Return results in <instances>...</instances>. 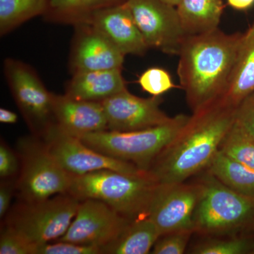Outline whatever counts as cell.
I'll use <instances>...</instances> for the list:
<instances>
[{
  "mask_svg": "<svg viewBox=\"0 0 254 254\" xmlns=\"http://www.w3.org/2000/svg\"><path fill=\"white\" fill-rule=\"evenodd\" d=\"M235 112L220 98L193 113L146 173L159 184H172L206 170L231 128Z\"/></svg>",
  "mask_w": 254,
  "mask_h": 254,
  "instance_id": "cell-1",
  "label": "cell"
},
{
  "mask_svg": "<svg viewBox=\"0 0 254 254\" xmlns=\"http://www.w3.org/2000/svg\"><path fill=\"white\" fill-rule=\"evenodd\" d=\"M243 36L217 28L185 38L178 55L177 75L193 113L225 94Z\"/></svg>",
  "mask_w": 254,
  "mask_h": 254,
  "instance_id": "cell-2",
  "label": "cell"
},
{
  "mask_svg": "<svg viewBox=\"0 0 254 254\" xmlns=\"http://www.w3.org/2000/svg\"><path fill=\"white\" fill-rule=\"evenodd\" d=\"M158 185L148 173L131 175L103 170L72 175L68 193L81 201L100 200L124 216L136 219L146 216Z\"/></svg>",
  "mask_w": 254,
  "mask_h": 254,
  "instance_id": "cell-3",
  "label": "cell"
},
{
  "mask_svg": "<svg viewBox=\"0 0 254 254\" xmlns=\"http://www.w3.org/2000/svg\"><path fill=\"white\" fill-rule=\"evenodd\" d=\"M193 215L194 233L223 237L254 230V196L231 190L207 173Z\"/></svg>",
  "mask_w": 254,
  "mask_h": 254,
  "instance_id": "cell-4",
  "label": "cell"
},
{
  "mask_svg": "<svg viewBox=\"0 0 254 254\" xmlns=\"http://www.w3.org/2000/svg\"><path fill=\"white\" fill-rule=\"evenodd\" d=\"M189 118L190 116L180 114L172 118L168 123L145 129L131 131L104 130L78 137L93 149L133 164L146 173Z\"/></svg>",
  "mask_w": 254,
  "mask_h": 254,
  "instance_id": "cell-5",
  "label": "cell"
},
{
  "mask_svg": "<svg viewBox=\"0 0 254 254\" xmlns=\"http://www.w3.org/2000/svg\"><path fill=\"white\" fill-rule=\"evenodd\" d=\"M80 202L68 193L41 201H22L10 214L6 225L36 245L55 242L67 232Z\"/></svg>",
  "mask_w": 254,
  "mask_h": 254,
  "instance_id": "cell-6",
  "label": "cell"
},
{
  "mask_svg": "<svg viewBox=\"0 0 254 254\" xmlns=\"http://www.w3.org/2000/svg\"><path fill=\"white\" fill-rule=\"evenodd\" d=\"M18 150L21 168L16 185L23 202L41 201L68 193L72 175L57 161L43 142L23 140Z\"/></svg>",
  "mask_w": 254,
  "mask_h": 254,
  "instance_id": "cell-7",
  "label": "cell"
},
{
  "mask_svg": "<svg viewBox=\"0 0 254 254\" xmlns=\"http://www.w3.org/2000/svg\"><path fill=\"white\" fill-rule=\"evenodd\" d=\"M4 71L16 105L32 131L42 136L55 123L53 93L27 64L7 58Z\"/></svg>",
  "mask_w": 254,
  "mask_h": 254,
  "instance_id": "cell-8",
  "label": "cell"
},
{
  "mask_svg": "<svg viewBox=\"0 0 254 254\" xmlns=\"http://www.w3.org/2000/svg\"><path fill=\"white\" fill-rule=\"evenodd\" d=\"M41 136L48 151L71 175H83L103 170H115L131 175L147 173L133 164L111 158L93 149L78 137L63 131L55 123Z\"/></svg>",
  "mask_w": 254,
  "mask_h": 254,
  "instance_id": "cell-9",
  "label": "cell"
},
{
  "mask_svg": "<svg viewBox=\"0 0 254 254\" xmlns=\"http://www.w3.org/2000/svg\"><path fill=\"white\" fill-rule=\"evenodd\" d=\"M201 193L200 181L159 184L146 216L155 224L160 236L178 230H193V215Z\"/></svg>",
  "mask_w": 254,
  "mask_h": 254,
  "instance_id": "cell-10",
  "label": "cell"
},
{
  "mask_svg": "<svg viewBox=\"0 0 254 254\" xmlns=\"http://www.w3.org/2000/svg\"><path fill=\"white\" fill-rule=\"evenodd\" d=\"M148 48L178 55L187 36L176 6L162 0H125Z\"/></svg>",
  "mask_w": 254,
  "mask_h": 254,
  "instance_id": "cell-11",
  "label": "cell"
},
{
  "mask_svg": "<svg viewBox=\"0 0 254 254\" xmlns=\"http://www.w3.org/2000/svg\"><path fill=\"white\" fill-rule=\"evenodd\" d=\"M131 220L100 200H83L67 232L58 241L100 249L118 236Z\"/></svg>",
  "mask_w": 254,
  "mask_h": 254,
  "instance_id": "cell-12",
  "label": "cell"
},
{
  "mask_svg": "<svg viewBox=\"0 0 254 254\" xmlns=\"http://www.w3.org/2000/svg\"><path fill=\"white\" fill-rule=\"evenodd\" d=\"M104 108L108 130L131 131L159 126L171 120L160 108L161 97L141 98L128 90L100 102Z\"/></svg>",
  "mask_w": 254,
  "mask_h": 254,
  "instance_id": "cell-13",
  "label": "cell"
},
{
  "mask_svg": "<svg viewBox=\"0 0 254 254\" xmlns=\"http://www.w3.org/2000/svg\"><path fill=\"white\" fill-rule=\"evenodd\" d=\"M70 53L72 73L123 69L125 55L98 30L88 23L75 25Z\"/></svg>",
  "mask_w": 254,
  "mask_h": 254,
  "instance_id": "cell-14",
  "label": "cell"
},
{
  "mask_svg": "<svg viewBox=\"0 0 254 254\" xmlns=\"http://www.w3.org/2000/svg\"><path fill=\"white\" fill-rule=\"evenodd\" d=\"M83 23L98 30L125 55L143 56L149 49L125 0L95 11Z\"/></svg>",
  "mask_w": 254,
  "mask_h": 254,
  "instance_id": "cell-15",
  "label": "cell"
},
{
  "mask_svg": "<svg viewBox=\"0 0 254 254\" xmlns=\"http://www.w3.org/2000/svg\"><path fill=\"white\" fill-rule=\"evenodd\" d=\"M53 113L55 125L73 136L108 130L106 115L100 102L53 93Z\"/></svg>",
  "mask_w": 254,
  "mask_h": 254,
  "instance_id": "cell-16",
  "label": "cell"
},
{
  "mask_svg": "<svg viewBox=\"0 0 254 254\" xmlns=\"http://www.w3.org/2000/svg\"><path fill=\"white\" fill-rule=\"evenodd\" d=\"M120 68L78 71L67 83L66 93L74 99L102 102L127 89Z\"/></svg>",
  "mask_w": 254,
  "mask_h": 254,
  "instance_id": "cell-17",
  "label": "cell"
},
{
  "mask_svg": "<svg viewBox=\"0 0 254 254\" xmlns=\"http://www.w3.org/2000/svg\"><path fill=\"white\" fill-rule=\"evenodd\" d=\"M254 92V22L244 33L236 61L225 94L221 99L236 108Z\"/></svg>",
  "mask_w": 254,
  "mask_h": 254,
  "instance_id": "cell-18",
  "label": "cell"
},
{
  "mask_svg": "<svg viewBox=\"0 0 254 254\" xmlns=\"http://www.w3.org/2000/svg\"><path fill=\"white\" fill-rule=\"evenodd\" d=\"M160 237L148 217L133 219L113 240L100 247V254H149Z\"/></svg>",
  "mask_w": 254,
  "mask_h": 254,
  "instance_id": "cell-19",
  "label": "cell"
},
{
  "mask_svg": "<svg viewBox=\"0 0 254 254\" xmlns=\"http://www.w3.org/2000/svg\"><path fill=\"white\" fill-rule=\"evenodd\" d=\"M176 8L187 36H194L218 28L225 6L222 0H182Z\"/></svg>",
  "mask_w": 254,
  "mask_h": 254,
  "instance_id": "cell-20",
  "label": "cell"
},
{
  "mask_svg": "<svg viewBox=\"0 0 254 254\" xmlns=\"http://www.w3.org/2000/svg\"><path fill=\"white\" fill-rule=\"evenodd\" d=\"M207 173L215 177L231 190L254 196V170L239 163L219 150L206 169Z\"/></svg>",
  "mask_w": 254,
  "mask_h": 254,
  "instance_id": "cell-21",
  "label": "cell"
},
{
  "mask_svg": "<svg viewBox=\"0 0 254 254\" xmlns=\"http://www.w3.org/2000/svg\"><path fill=\"white\" fill-rule=\"evenodd\" d=\"M124 0H48L43 16L52 22L72 24L85 23L95 11Z\"/></svg>",
  "mask_w": 254,
  "mask_h": 254,
  "instance_id": "cell-22",
  "label": "cell"
},
{
  "mask_svg": "<svg viewBox=\"0 0 254 254\" xmlns=\"http://www.w3.org/2000/svg\"><path fill=\"white\" fill-rule=\"evenodd\" d=\"M48 0H0V35L4 36L36 16H43Z\"/></svg>",
  "mask_w": 254,
  "mask_h": 254,
  "instance_id": "cell-23",
  "label": "cell"
},
{
  "mask_svg": "<svg viewBox=\"0 0 254 254\" xmlns=\"http://www.w3.org/2000/svg\"><path fill=\"white\" fill-rule=\"evenodd\" d=\"M219 150L254 170V138L234 124L227 132Z\"/></svg>",
  "mask_w": 254,
  "mask_h": 254,
  "instance_id": "cell-24",
  "label": "cell"
},
{
  "mask_svg": "<svg viewBox=\"0 0 254 254\" xmlns=\"http://www.w3.org/2000/svg\"><path fill=\"white\" fill-rule=\"evenodd\" d=\"M195 254H254V240L245 235H231L226 238L203 241L192 249Z\"/></svg>",
  "mask_w": 254,
  "mask_h": 254,
  "instance_id": "cell-25",
  "label": "cell"
},
{
  "mask_svg": "<svg viewBox=\"0 0 254 254\" xmlns=\"http://www.w3.org/2000/svg\"><path fill=\"white\" fill-rule=\"evenodd\" d=\"M138 83L143 91L155 97H161L170 90L178 88L170 72L158 66L145 70L138 77Z\"/></svg>",
  "mask_w": 254,
  "mask_h": 254,
  "instance_id": "cell-26",
  "label": "cell"
},
{
  "mask_svg": "<svg viewBox=\"0 0 254 254\" xmlns=\"http://www.w3.org/2000/svg\"><path fill=\"white\" fill-rule=\"evenodd\" d=\"M38 247L9 225L1 230L0 254H37Z\"/></svg>",
  "mask_w": 254,
  "mask_h": 254,
  "instance_id": "cell-27",
  "label": "cell"
},
{
  "mask_svg": "<svg viewBox=\"0 0 254 254\" xmlns=\"http://www.w3.org/2000/svg\"><path fill=\"white\" fill-rule=\"evenodd\" d=\"M193 230H178L162 235L155 244L152 254H182L186 251Z\"/></svg>",
  "mask_w": 254,
  "mask_h": 254,
  "instance_id": "cell-28",
  "label": "cell"
},
{
  "mask_svg": "<svg viewBox=\"0 0 254 254\" xmlns=\"http://www.w3.org/2000/svg\"><path fill=\"white\" fill-rule=\"evenodd\" d=\"M37 254H100L99 247L55 241L40 245Z\"/></svg>",
  "mask_w": 254,
  "mask_h": 254,
  "instance_id": "cell-29",
  "label": "cell"
},
{
  "mask_svg": "<svg viewBox=\"0 0 254 254\" xmlns=\"http://www.w3.org/2000/svg\"><path fill=\"white\" fill-rule=\"evenodd\" d=\"M233 124L254 138V92L235 108Z\"/></svg>",
  "mask_w": 254,
  "mask_h": 254,
  "instance_id": "cell-30",
  "label": "cell"
},
{
  "mask_svg": "<svg viewBox=\"0 0 254 254\" xmlns=\"http://www.w3.org/2000/svg\"><path fill=\"white\" fill-rule=\"evenodd\" d=\"M18 160L14 151L5 143L0 145V177L3 180L9 179L17 173Z\"/></svg>",
  "mask_w": 254,
  "mask_h": 254,
  "instance_id": "cell-31",
  "label": "cell"
},
{
  "mask_svg": "<svg viewBox=\"0 0 254 254\" xmlns=\"http://www.w3.org/2000/svg\"><path fill=\"white\" fill-rule=\"evenodd\" d=\"M13 184L9 181L3 182L0 186V217L4 218L7 213L13 195Z\"/></svg>",
  "mask_w": 254,
  "mask_h": 254,
  "instance_id": "cell-32",
  "label": "cell"
},
{
  "mask_svg": "<svg viewBox=\"0 0 254 254\" xmlns=\"http://www.w3.org/2000/svg\"><path fill=\"white\" fill-rule=\"evenodd\" d=\"M227 4L237 11H247L254 5V0H227Z\"/></svg>",
  "mask_w": 254,
  "mask_h": 254,
  "instance_id": "cell-33",
  "label": "cell"
},
{
  "mask_svg": "<svg viewBox=\"0 0 254 254\" xmlns=\"http://www.w3.org/2000/svg\"><path fill=\"white\" fill-rule=\"evenodd\" d=\"M17 115L14 112L5 108H0V123L13 125L17 123Z\"/></svg>",
  "mask_w": 254,
  "mask_h": 254,
  "instance_id": "cell-34",
  "label": "cell"
},
{
  "mask_svg": "<svg viewBox=\"0 0 254 254\" xmlns=\"http://www.w3.org/2000/svg\"><path fill=\"white\" fill-rule=\"evenodd\" d=\"M162 1L167 3V4L172 5V6H177V5L180 4L182 0H162Z\"/></svg>",
  "mask_w": 254,
  "mask_h": 254,
  "instance_id": "cell-35",
  "label": "cell"
}]
</instances>
